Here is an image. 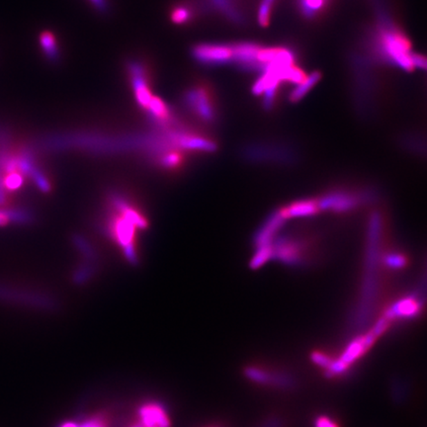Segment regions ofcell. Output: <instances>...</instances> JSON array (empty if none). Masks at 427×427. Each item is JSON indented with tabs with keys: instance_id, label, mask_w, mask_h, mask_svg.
<instances>
[{
	"instance_id": "8992f818",
	"label": "cell",
	"mask_w": 427,
	"mask_h": 427,
	"mask_svg": "<svg viewBox=\"0 0 427 427\" xmlns=\"http://www.w3.org/2000/svg\"><path fill=\"white\" fill-rule=\"evenodd\" d=\"M0 301L24 306L46 307V309L52 306V303L48 298L1 283H0Z\"/></svg>"
},
{
	"instance_id": "4fadbf2b",
	"label": "cell",
	"mask_w": 427,
	"mask_h": 427,
	"mask_svg": "<svg viewBox=\"0 0 427 427\" xmlns=\"http://www.w3.org/2000/svg\"><path fill=\"white\" fill-rule=\"evenodd\" d=\"M75 427H108L109 419L104 413H96L79 424L75 422Z\"/></svg>"
},
{
	"instance_id": "ba28073f",
	"label": "cell",
	"mask_w": 427,
	"mask_h": 427,
	"mask_svg": "<svg viewBox=\"0 0 427 427\" xmlns=\"http://www.w3.org/2000/svg\"><path fill=\"white\" fill-rule=\"evenodd\" d=\"M140 419L144 427H169L171 420L164 408L157 403L144 404L139 410Z\"/></svg>"
},
{
	"instance_id": "7c38bea8",
	"label": "cell",
	"mask_w": 427,
	"mask_h": 427,
	"mask_svg": "<svg viewBox=\"0 0 427 427\" xmlns=\"http://www.w3.org/2000/svg\"><path fill=\"white\" fill-rule=\"evenodd\" d=\"M192 17L191 9L184 4H178L172 8L171 18L176 25H182L190 21Z\"/></svg>"
},
{
	"instance_id": "9a60e30c",
	"label": "cell",
	"mask_w": 427,
	"mask_h": 427,
	"mask_svg": "<svg viewBox=\"0 0 427 427\" xmlns=\"http://www.w3.org/2000/svg\"><path fill=\"white\" fill-rule=\"evenodd\" d=\"M316 427H341L336 420L332 419L328 415H320L316 419Z\"/></svg>"
},
{
	"instance_id": "2e32d148",
	"label": "cell",
	"mask_w": 427,
	"mask_h": 427,
	"mask_svg": "<svg viewBox=\"0 0 427 427\" xmlns=\"http://www.w3.org/2000/svg\"><path fill=\"white\" fill-rule=\"evenodd\" d=\"M94 8L100 13H106L109 10V2L108 0H89Z\"/></svg>"
},
{
	"instance_id": "6da1fadb",
	"label": "cell",
	"mask_w": 427,
	"mask_h": 427,
	"mask_svg": "<svg viewBox=\"0 0 427 427\" xmlns=\"http://www.w3.org/2000/svg\"><path fill=\"white\" fill-rule=\"evenodd\" d=\"M27 179L43 191L50 189L49 181L36 164L34 149L15 144L10 133L0 125V206H6L8 197L21 190Z\"/></svg>"
},
{
	"instance_id": "5bb4252c",
	"label": "cell",
	"mask_w": 427,
	"mask_h": 427,
	"mask_svg": "<svg viewBox=\"0 0 427 427\" xmlns=\"http://www.w3.org/2000/svg\"><path fill=\"white\" fill-rule=\"evenodd\" d=\"M316 209V207L313 202H301V203L293 206L287 213L291 216L307 215V213H314Z\"/></svg>"
},
{
	"instance_id": "8fae6325",
	"label": "cell",
	"mask_w": 427,
	"mask_h": 427,
	"mask_svg": "<svg viewBox=\"0 0 427 427\" xmlns=\"http://www.w3.org/2000/svg\"><path fill=\"white\" fill-rule=\"evenodd\" d=\"M321 79L320 73H312L310 77H306L304 80H303L299 86L296 87L294 89L292 94H291V99L293 101H297L301 99L303 96L306 95L307 91L312 88L314 86V84L318 82V80Z\"/></svg>"
},
{
	"instance_id": "277c9868",
	"label": "cell",
	"mask_w": 427,
	"mask_h": 427,
	"mask_svg": "<svg viewBox=\"0 0 427 427\" xmlns=\"http://www.w3.org/2000/svg\"><path fill=\"white\" fill-rule=\"evenodd\" d=\"M129 75L134 89L135 102L146 110L153 94L151 93L148 68L140 61H133L128 64Z\"/></svg>"
},
{
	"instance_id": "30bf717a",
	"label": "cell",
	"mask_w": 427,
	"mask_h": 427,
	"mask_svg": "<svg viewBox=\"0 0 427 427\" xmlns=\"http://www.w3.org/2000/svg\"><path fill=\"white\" fill-rule=\"evenodd\" d=\"M39 42H40L41 49H42L44 55L47 57L52 63H57L61 57L59 53V42L56 34L53 32L43 31L39 37Z\"/></svg>"
},
{
	"instance_id": "3957f363",
	"label": "cell",
	"mask_w": 427,
	"mask_h": 427,
	"mask_svg": "<svg viewBox=\"0 0 427 427\" xmlns=\"http://www.w3.org/2000/svg\"><path fill=\"white\" fill-rule=\"evenodd\" d=\"M184 104L201 120L211 123L215 121L216 109L212 91L203 84L192 86L183 95Z\"/></svg>"
},
{
	"instance_id": "5b68a950",
	"label": "cell",
	"mask_w": 427,
	"mask_h": 427,
	"mask_svg": "<svg viewBox=\"0 0 427 427\" xmlns=\"http://www.w3.org/2000/svg\"><path fill=\"white\" fill-rule=\"evenodd\" d=\"M192 57L205 66H222L231 63V45L225 44H199L191 50Z\"/></svg>"
},
{
	"instance_id": "9c48e42d",
	"label": "cell",
	"mask_w": 427,
	"mask_h": 427,
	"mask_svg": "<svg viewBox=\"0 0 427 427\" xmlns=\"http://www.w3.org/2000/svg\"><path fill=\"white\" fill-rule=\"evenodd\" d=\"M32 220V213L27 209L0 206V227H6L11 224L24 225Z\"/></svg>"
},
{
	"instance_id": "52a82bcc",
	"label": "cell",
	"mask_w": 427,
	"mask_h": 427,
	"mask_svg": "<svg viewBox=\"0 0 427 427\" xmlns=\"http://www.w3.org/2000/svg\"><path fill=\"white\" fill-rule=\"evenodd\" d=\"M245 376L250 379L252 382L267 387L286 388L292 386V380L287 377L281 372L273 370V369L261 366H247L245 370Z\"/></svg>"
},
{
	"instance_id": "7a4b0ae2",
	"label": "cell",
	"mask_w": 427,
	"mask_h": 427,
	"mask_svg": "<svg viewBox=\"0 0 427 427\" xmlns=\"http://www.w3.org/2000/svg\"><path fill=\"white\" fill-rule=\"evenodd\" d=\"M112 213L108 219L107 231L125 252L129 260L135 263V234L146 228L148 222L142 213L120 195L112 197Z\"/></svg>"
}]
</instances>
